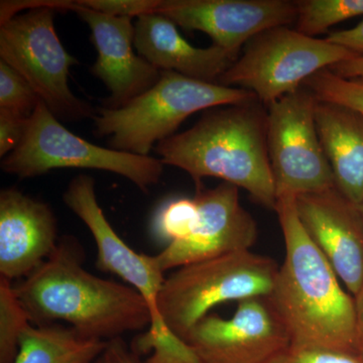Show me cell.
<instances>
[{
    "instance_id": "1",
    "label": "cell",
    "mask_w": 363,
    "mask_h": 363,
    "mask_svg": "<svg viewBox=\"0 0 363 363\" xmlns=\"http://www.w3.org/2000/svg\"><path fill=\"white\" fill-rule=\"evenodd\" d=\"M78 240L65 236L44 264L14 286L33 325L66 323L93 340L150 328L152 314L130 286L90 274Z\"/></svg>"
},
{
    "instance_id": "2",
    "label": "cell",
    "mask_w": 363,
    "mask_h": 363,
    "mask_svg": "<svg viewBox=\"0 0 363 363\" xmlns=\"http://www.w3.org/2000/svg\"><path fill=\"white\" fill-rule=\"evenodd\" d=\"M295 196H281L274 211L285 241V259L267 302L291 345L357 350L355 302L298 219Z\"/></svg>"
},
{
    "instance_id": "3",
    "label": "cell",
    "mask_w": 363,
    "mask_h": 363,
    "mask_svg": "<svg viewBox=\"0 0 363 363\" xmlns=\"http://www.w3.org/2000/svg\"><path fill=\"white\" fill-rule=\"evenodd\" d=\"M164 166L183 169L202 185L221 179L274 210L276 185L267 149V109L257 98L204 111L192 128L156 145Z\"/></svg>"
},
{
    "instance_id": "4",
    "label": "cell",
    "mask_w": 363,
    "mask_h": 363,
    "mask_svg": "<svg viewBox=\"0 0 363 363\" xmlns=\"http://www.w3.org/2000/svg\"><path fill=\"white\" fill-rule=\"evenodd\" d=\"M253 93L162 71L154 87L121 108L102 107L93 117L95 133L111 136V149L149 156L157 143L176 135L189 116L214 107L255 99Z\"/></svg>"
},
{
    "instance_id": "5",
    "label": "cell",
    "mask_w": 363,
    "mask_h": 363,
    "mask_svg": "<svg viewBox=\"0 0 363 363\" xmlns=\"http://www.w3.org/2000/svg\"><path fill=\"white\" fill-rule=\"evenodd\" d=\"M55 13L43 0L1 1L0 60L28 81L57 118H93L92 107L69 86L71 67L78 61L57 35Z\"/></svg>"
},
{
    "instance_id": "6",
    "label": "cell",
    "mask_w": 363,
    "mask_h": 363,
    "mask_svg": "<svg viewBox=\"0 0 363 363\" xmlns=\"http://www.w3.org/2000/svg\"><path fill=\"white\" fill-rule=\"evenodd\" d=\"M279 269L276 260L252 250L179 267L164 279L157 300L160 314L169 330L186 340L215 306L267 298Z\"/></svg>"
},
{
    "instance_id": "7",
    "label": "cell",
    "mask_w": 363,
    "mask_h": 363,
    "mask_svg": "<svg viewBox=\"0 0 363 363\" xmlns=\"http://www.w3.org/2000/svg\"><path fill=\"white\" fill-rule=\"evenodd\" d=\"M2 171L20 179L35 178L57 169L109 172L128 179L143 192L156 186L164 173L157 157L99 147L60 123L43 101L30 118L21 145L1 161Z\"/></svg>"
},
{
    "instance_id": "8",
    "label": "cell",
    "mask_w": 363,
    "mask_h": 363,
    "mask_svg": "<svg viewBox=\"0 0 363 363\" xmlns=\"http://www.w3.org/2000/svg\"><path fill=\"white\" fill-rule=\"evenodd\" d=\"M353 57L357 55L328 40L276 26L250 40L217 83L250 91L269 106L300 89L318 72Z\"/></svg>"
},
{
    "instance_id": "9",
    "label": "cell",
    "mask_w": 363,
    "mask_h": 363,
    "mask_svg": "<svg viewBox=\"0 0 363 363\" xmlns=\"http://www.w3.org/2000/svg\"><path fill=\"white\" fill-rule=\"evenodd\" d=\"M63 200L66 206L89 229L97 247V267L116 274L140 293L149 306L152 324L138 339L135 350L143 354L150 351L176 350L184 340L173 333L160 314L157 300L164 283V274L156 255L136 252L114 230L98 203L94 179L75 177L69 183Z\"/></svg>"
},
{
    "instance_id": "10",
    "label": "cell",
    "mask_w": 363,
    "mask_h": 363,
    "mask_svg": "<svg viewBox=\"0 0 363 363\" xmlns=\"http://www.w3.org/2000/svg\"><path fill=\"white\" fill-rule=\"evenodd\" d=\"M317 99L305 86L267 107V149L277 200L335 187L315 121Z\"/></svg>"
},
{
    "instance_id": "11",
    "label": "cell",
    "mask_w": 363,
    "mask_h": 363,
    "mask_svg": "<svg viewBox=\"0 0 363 363\" xmlns=\"http://www.w3.org/2000/svg\"><path fill=\"white\" fill-rule=\"evenodd\" d=\"M185 341L202 363H269L291 345L267 298L240 301L228 319L207 315Z\"/></svg>"
},
{
    "instance_id": "12",
    "label": "cell",
    "mask_w": 363,
    "mask_h": 363,
    "mask_svg": "<svg viewBox=\"0 0 363 363\" xmlns=\"http://www.w3.org/2000/svg\"><path fill=\"white\" fill-rule=\"evenodd\" d=\"M157 13L184 30L206 33L238 59L255 35L295 23L297 7L292 0H162Z\"/></svg>"
},
{
    "instance_id": "13",
    "label": "cell",
    "mask_w": 363,
    "mask_h": 363,
    "mask_svg": "<svg viewBox=\"0 0 363 363\" xmlns=\"http://www.w3.org/2000/svg\"><path fill=\"white\" fill-rule=\"evenodd\" d=\"M200 211L197 228L187 240L169 243L156 255L162 272L242 250L257 242L259 228L242 206L240 188L221 183L215 188L196 187Z\"/></svg>"
},
{
    "instance_id": "14",
    "label": "cell",
    "mask_w": 363,
    "mask_h": 363,
    "mask_svg": "<svg viewBox=\"0 0 363 363\" xmlns=\"http://www.w3.org/2000/svg\"><path fill=\"white\" fill-rule=\"evenodd\" d=\"M65 11H73L89 26L97 52L91 73L111 93L107 108H121L157 84L162 71L135 52L133 18L91 11L76 0H67Z\"/></svg>"
},
{
    "instance_id": "15",
    "label": "cell",
    "mask_w": 363,
    "mask_h": 363,
    "mask_svg": "<svg viewBox=\"0 0 363 363\" xmlns=\"http://www.w3.org/2000/svg\"><path fill=\"white\" fill-rule=\"evenodd\" d=\"M296 209L308 236L354 297L363 286V217L333 187L298 196Z\"/></svg>"
},
{
    "instance_id": "16",
    "label": "cell",
    "mask_w": 363,
    "mask_h": 363,
    "mask_svg": "<svg viewBox=\"0 0 363 363\" xmlns=\"http://www.w3.org/2000/svg\"><path fill=\"white\" fill-rule=\"evenodd\" d=\"M58 225L49 205L16 188L0 192V277L26 279L58 247Z\"/></svg>"
},
{
    "instance_id": "17",
    "label": "cell",
    "mask_w": 363,
    "mask_h": 363,
    "mask_svg": "<svg viewBox=\"0 0 363 363\" xmlns=\"http://www.w3.org/2000/svg\"><path fill=\"white\" fill-rule=\"evenodd\" d=\"M135 28L136 52L160 71L217 83L238 60L217 45L198 48L190 44L178 26L162 14L140 16Z\"/></svg>"
},
{
    "instance_id": "18",
    "label": "cell",
    "mask_w": 363,
    "mask_h": 363,
    "mask_svg": "<svg viewBox=\"0 0 363 363\" xmlns=\"http://www.w3.org/2000/svg\"><path fill=\"white\" fill-rule=\"evenodd\" d=\"M315 121L335 187L360 206L363 202L362 114L342 105L317 99Z\"/></svg>"
},
{
    "instance_id": "19",
    "label": "cell",
    "mask_w": 363,
    "mask_h": 363,
    "mask_svg": "<svg viewBox=\"0 0 363 363\" xmlns=\"http://www.w3.org/2000/svg\"><path fill=\"white\" fill-rule=\"evenodd\" d=\"M106 345L65 325L32 324L21 335L13 363H93Z\"/></svg>"
},
{
    "instance_id": "20",
    "label": "cell",
    "mask_w": 363,
    "mask_h": 363,
    "mask_svg": "<svg viewBox=\"0 0 363 363\" xmlns=\"http://www.w3.org/2000/svg\"><path fill=\"white\" fill-rule=\"evenodd\" d=\"M296 30L317 38L331 26L363 16V0H296Z\"/></svg>"
},
{
    "instance_id": "21",
    "label": "cell",
    "mask_w": 363,
    "mask_h": 363,
    "mask_svg": "<svg viewBox=\"0 0 363 363\" xmlns=\"http://www.w3.org/2000/svg\"><path fill=\"white\" fill-rule=\"evenodd\" d=\"M32 325L13 281L0 277V363H13L23 332Z\"/></svg>"
},
{
    "instance_id": "22",
    "label": "cell",
    "mask_w": 363,
    "mask_h": 363,
    "mask_svg": "<svg viewBox=\"0 0 363 363\" xmlns=\"http://www.w3.org/2000/svg\"><path fill=\"white\" fill-rule=\"evenodd\" d=\"M199 220V206L195 198H175L160 208L152 228L159 240L168 241L169 245L190 238Z\"/></svg>"
},
{
    "instance_id": "23",
    "label": "cell",
    "mask_w": 363,
    "mask_h": 363,
    "mask_svg": "<svg viewBox=\"0 0 363 363\" xmlns=\"http://www.w3.org/2000/svg\"><path fill=\"white\" fill-rule=\"evenodd\" d=\"M303 86L320 101L342 105L363 116V79L343 78L324 69L308 79Z\"/></svg>"
},
{
    "instance_id": "24",
    "label": "cell",
    "mask_w": 363,
    "mask_h": 363,
    "mask_svg": "<svg viewBox=\"0 0 363 363\" xmlns=\"http://www.w3.org/2000/svg\"><path fill=\"white\" fill-rule=\"evenodd\" d=\"M40 101L28 81L0 60V108L30 116Z\"/></svg>"
},
{
    "instance_id": "25",
    "label": "cell",
    "mask_w": 363,
    "mask_h": 363,
    "mask_svg": "<svg viewBox=\"0 0 363 363\" xmlns=\"http://www.w3.org/2000/svg\"><path fill=\"white\" fill-rule=\"evenodd\" d=\"M269 363H363V357L353 351L290 345Z\"/></svg>"
},
{
    "instance_id": "26",
    "label": "cell",
    "mask_w": 363,
    "mask_h": 363,
    "mask_svg": "<svg viewBox=\"0 0 363 363\" xmlns=\"http://www.w3.org/2000/svg\"><path fill=\"white\" fill-rule=\"evenodd\" d=\"M80 6L116 18H140L157 13L162 0H76Z\"/></svg>"
},
{
    "instance_id": "27",
    "label": "cell",
    "mask_w": 363,
    "mask_h": 363,
    "mask_svg": "<svg viewBox=\"0 0 363 363\" xmlns=\"http://www.w3.org/2000/svg\"><path fill=\"white\" fill-rule=\"evenodd\" d=\"M30 116L0 108V157L13 152L25 138Z\"/></svg>"
},
{
    "instance_id": "28",
    "label": "cell",
    "mask_w": 363,
    "mask_h": 363,
    "mask_svg": "<svg viewBox=\"0 0 363 363\" xmlns=\"http://www.w3.org/2000/svg\"><path fill=\"white\" fill-rule=\"evenodd\" d=\"M326 40L345 48L357 56H363V21L348 30L332 33Z\"/></svg>"
},
{
    "instance_id": "29",
    "label": "cell",
    "mask_w": 363,
    "mask_h": 363,
    "mask_svg": "<svg viewBox=\"0 0 363 363\" xmlns=\"http://www.w3.org/2000/svg\"><path fill=\"white\" fill-rule=\"evenodd\" d=\"M93 363H140L128 350L123 338L107 342L106 347Z\"/></svg>"
},
{
    "instance_id": "30",
    "label": "cell",
    "mask_w": 363,
    "mask_h": 363,
    "mask_svg": "<svg viewBox=\"0 0 363 363\" xmlns=\"http://www.w3.org/2000/svg\"><path fill=\"white\" fill-rule=\"evenodd\" d=\"M329 70L343 78L363 79V56L345 60L332 66Z\"/></svg>"
},
{
    "instance_id": "31",
    "label": "cell",
    "mask_w": 363,
    "mask_h": 363,
    "mask_svg": "<svg viewBox=\"0 0 363 363\" xmlns=\"http://www.w3.org/2000/svg\"><path fill=\"white\" fill-rule=\"evenodd\" d=\"M355 333H357V350L363 357V286L354 296Z\"/></svg>"
},
{
    "instance_id": "32",
    "label": "cell",
    "mask_w": 363,
    "mask_h": 363,
    "mask_svg": "<svg viewBox=\"0 0 363 363\" xmlns=\"http://www.w3.org/2000/svg\"><path fill=\"white\" fill-rule=\"evenodd\" d=\"M360 211H362V217H363V202L362 203V204H360Z\"/></svg>"
}]
</instances>
